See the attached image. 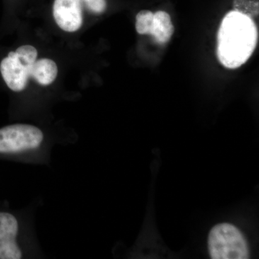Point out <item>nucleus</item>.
Listing matches in <instances>:
<instances>
[{
    "label": "nucleus",
    "mask_w": 259,
    "mask_h": 259,
    "mask_svg": "<svg viewBox=\"0 0 259 259\" xmlns=\"http://www.w3.org/2000/svg\"><path fill=\"white\" fill-rule=\"evenodd\" d=\"M258 37V30L252 18L236 10L229 12L218 30V60L227 69L241 67L254 52Z\"/></svg>",
    "instance_id": "f257e3e1"
},
{
    "label": "nucleus",
    "mask_w": 259,
    "mask_h": 259,
    "mask_svg": "<svg viewBox=\"0 0 259 259\" xmlns=\"http://www.w3.org/2000/svg\"><path fill=\"white\" fill-rule=\"evenodd\" d=\"M209 254L213 259L249 258V248L244 236L233 225L223 223L209 231L207 238Z\"/></svg>",
    "instance_id": "f03ea898"
},
{
    "label": "nucleus",
    "mask_w": 259,
    "mask_h": 259,
    "mask_svg": "<svg viewBox=\"0 0 259 259\" xmlns=\"http://www.w3.org/2000/svg\"><path fill=\"white\" fill-rule=\"evenodd\" d=\"M37 51L30 45L22 46L10 52L0 64V71L8 88L16 93L27 88L32 66L37 60Z\"/></svg>",
    "instance_id": "7ed1b4c3"
},
{
    "label": "nucleus",
    "mask_w": 259,
    "mask_h": 259,
    "mask_svg": "<svg viewBox=\"0 0 259 259\" xmlns=\"http://www.w3.org/2000/svg\"><path fill=\"white\" fill-rule=\"evenodd\" d=\"M41 130L28 124H14L0 129V153H17L38 148L44 141Z\"/></svg>",
    "instance_id": "20e7f679"
},
{
    "label": "nucleus",
    "mask_w": 259,
    "mask_h": 259,
    "mask_svg": "<svg viewBox=\"0 0 259 259\" xmlns=\"http://www.w3.org/2000/svg\"><path fill=\"white\" fill-rule=\"evenodd\" d=\"M53 15L61 30L69 32L77 31L83 24L81 0H55Z\"/></svg>",
    "instance_id": "39448f33"
},
{
    "label": "nucleus",
    "mask_w": 259,
    "mask_h": 259,
    "mask_svg": "<svg viewBox=\"0 0 259 259\" xmlns=\"http://www.w3.org/2000/svg\"><path fill=\"white\" fill-rule=\"evenodd\" d=\"M18 220L13 214L0 212V259H20L23 252L17 243Z\"/></svg>",
    "instance_id": "423d86ee"
},
{
    "label": "nucleus",
    "mask_w": 259,
    "mask_h": 259,
    "mask_svg": "<svg viewBox=\"0 0 259 259\" xmlns=\"http://www.w3.org/2000/svg\"><path fill=\"white\" fill-rule=\"evenodd\" d=\"M175 32V27L171 17L164 11H158L153 14L151 35L159 44L169 41Z\"/></svg>",
    "instance_id": "0eeeda50"
},
{
    "label": "nucleus",
    "mask_w": 259,
    "mask_h": 259,
    "mask_svg": "<svg viewBox=\"0 0 259 259\" xmlns=\"http://www.w3.org/2000/svg\"><path fill=\"white\" fill-rule=\"evenodd\" d=\"M58 67L55 61L49 59L36 60L32 66L30 77L42 86H49L57 77Z\"/></svg>",
    "instance_id": "6e6552de"
},
{
    "label": "nucleus",
    "mask_w": 259,
    "mask_h": 259,
    "mask_svg": "<svg viewBox=\"0 0 259 259\" xmlns=\"http://www.w3.org/2000/svg\"><path fill=\"white\" fill-rule=\"evenodd\" d=\"M153 14L149 10H142L136 16V29L141 35H151L152 29Z\"/></svg>",
    "instance_id": "1a4fd4ad"
},
{
    "label": "nucleus",
    "mask_w": 259,
    "mask_h": 259,
    "mask_svg": "<svg viewBox=\"0 0 259 259\" xmlns=\"http://www.w3.org/2000/svg\"><path fill=\"white\" fill-rule=\"evenodd\" d=\"M81 2L95 14H102L107 8L106 0H81Z\"/></svg>",
    "instance_id": "9d476101"
}]
</instances>
